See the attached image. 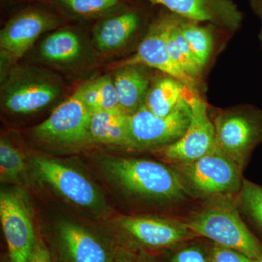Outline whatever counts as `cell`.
Returning a JSON list of instances; mask_svg holds the SVG:
<instances>
[{
  "instance_id": "obj_1",
  "label": "cell",
  "mask_w": 262,
  "mask_h": 262,
  "mask_svg": "<svg viewBox=\"0 0 262 262\" xmlns=\"http://www.w3.org/2000/svg\"><path fill=\"white\" fill-rule=\"evenodd\" d=\"M66 91L62 75L40 66L18 63L1 72L0 104L9 115L40 113L59 102Z\"/></svg>"
},
{
  "instance_id": "obj_2",
  "label": "cell",
  "mask_w": 262,
  "mask_h": 262,
  "mask_svg": "<svg viewBox=\"0 0 262 262\" xmlns=\"http://www.w3.org/2000/svg\"><path fill=\"white\" fill-rule=\"evenodd\" d=\"M105 171L131 196L149 203L174 204L189 196L179 174L158 162L143 158H115L105 160Z\"/></svg>"
},
{
  "instance_id": "obj_3",
  "label": "cell",
  "mask_w": 262,
  "mask_h": 262,
  "mask_svg": "<svg viewBox=\"0 0 262 262\" xmlns=\"http://www.w3.org/2000/svg\"><path fill=\"white\" fill-rule=\"evenodd\" d=\"M232 196L208 201L186 222L198 238L241 251L252 259L262 257V241L241 219Z\"/></svg>"
},
{
  "instance_id": "obj_4",
  "label": "cell",
  "mask_w": 262,
  "mask_h": 262,
  "mask_svg": "<svg viewBox=\"0 0 262 262\" xmlns=\"http://www.w3.org/2000/svg\"><path fill=\"white\" fill-rule=\"evenodd\" d=\"M28 53L32 64L60 75H80L101 61L91 37L79 29L63 26L45 34Z\"/></svg>"
},
{
  "instance_id": "obj_5",
  "label": "cell",
  "mask_w": 262,
  "mask_h": 262,
  "mask_svg": "<svg viewBox=\"0 0 262 262\" xmlns=\"http://www.w3.org/2000/svg\"><path fill=\"white\" fill-rule=\"evenodd\" d=\"M219 149L241 168L262 143V110L251 104L215 108L209 105Z\"/></svg>"
},
{
  "instance_id": "obj_6",
  "label": "cell",
  "mask_w": 262,
  "mask_h": 262,
  "mask_svg": "<svg viewBox=\"0 0 262 262\" xmlns=\"http://www.w3.org/2000/svg\"><path fill=\"white\" fill-rule=\"evenodd\" d=\"M173 168L189 196L208 201L233 196L241 190L244 179L243 169L218 146L200 159L173 165Z\"/></svg>"
},
{
  "instance_id": "obj_7",
  "label": "cell",
  "mask_w": 262,
  "mask_h": 262,
  "mask_svg": "<svg viewBox=\"0 0 262 262\" xmlns=\"http://www.w3.org/2000/svg\"><path fill=\"white\" fill-rule=\"evenodd\" d=\"M119 246L158 256L181 243L198 238L187 222L157 216H122L116 220Z\"/></svg>"
},
{
  "instance_id": "obj_8",
  "label": "cell",
  "mask_w": 262,
  "mask_h": 262,
  "mask_svg": "<svg viewBox=\"0 0 262 262\" xmlns=\"http://www.w3.org/2000/svg\"><path fill=\"white\" fill-rule=\"evenodd\" d=\"M63 22L59 15L34 7L12 17L0 32L1 72L18 64L45 34Z\"/></svg>"
},
{
  "instance_id": "obj_9",
  "label": "cell",
  "mask_w": 262,
  "mask_h": 262,
  "mask_svg": "<svg viewBox=\"0 0 262 262\" xmlns=\"http://www.w3.org/2000/svg\"><path fill=\"white\" fill-rule=\"evenodd\" d=\"M91 113L84 106L78 91L60 103L50 116L32 130L42 144L72 147L92 143L90 134Z\"/></svg>"
},
{
  "instance_id": "obj_10",
  "label": "cell",
  "mask_w": 262,
  "mask_h": 262,
  "mask_svg": "<svg viewBox=\"0 0 262 262\" xmlns=\"http://www.w3.org/2000/svg\"><path fill=\"white\" fill-rule=\"evenodd\" d=\"M149 24L140 10L130 7L98 20L93 27L91 38L100 60L135 53Z\"/></svg>"
},
{
  "instance_id": "obj_11",
  "label": "cell",
  "mask_w": 262,
  "mask_h": 262,
  "mask_svg": "<svg viewBox=\"0 0 262 262\" xmlns=\"http://www.w3.org/2000/svg\"><path fill=\"white\" fill-rule=\"evenodd\" d=\"M191 115L188 101L166 117L157 116L143 106L129 116L131 149L158 151L173 144L187 130Z\"/></svg>"
},
{
  "instance_id": "obj_12",
  "label": "cell",
  "mask_w": 262,
  "mask_h": 262,
  "mask_svg": "<svg viewBox=\"0 0 262 262\" xmlns=\"http://www.w3.org/2000/svg\"><path fill=\"white\" fill-rule=\"evenodd\" d=\"M174 18L175 14L170 11L158 15L150 22L147 32L135 53L120 61L115 62L110 68L136 63L145 65L153 70L175 77L191 91L203 95L204 92L192 79L179 69L169 53L168 33Z\"/></svg>"
},
{
  "instance_id": "obj_13",
  "label": "cell",
  "mask_w": 262,
  "mask_h": 262,
  "mask_svg": "<svg viewBox=\"0 0 262 262\" xmlns=\"http://www.w3.org/2000/svg\"><path fill=\"white\" fill-rule=\"evenodd\" d=\"M190 106V122L184 135L158 152L173 165L191 163L217 147L215 127L209 115V104L203 95L194 93L187 99Z\"/></svg>"
},
{
  "instance_id": "obj_14",
  "label": "cell",
  "mask_w": 262,
  "mask_h": 262,
  "mask_svg": "<svg viewBox=\"0 0 262 262\" xmlns=\"http://www.w3.org/2000/svg\"><path fill=\"white\" fill-rule=\"evenodd\" d=\"M46 243L53 262H113L116 245L69 222L60 224L51 242Z\"/></svg>"
},
{
  "instance_id": "obj_15",
  "label": "cell",
  "mask_w": 262,
  "mask_h": 262,
  "mask_svg": "<svg viewBox=\"0 0 262 262\" xmlns=\"http://www.w3.org/2000/svg\"><path fill=\"white\" fill-rule=\"evenodd\" d=\"M33 165L42 181L71 203L88 209L102 207L99 192L80 172L46 157H36Z\"/></svg>"
},
{
  "instance_id": "obj_16",
  "label": "cell",
  "mask_w": 262,
  "mask_h": 262,
  "mask_svg": "<svg viewBox=\"0 0 262 262\" xmlns=\"http://www.w3.org/2000/svg\"><path fill=\"white\" fill-rule=\"evenodd\" d=\"M0 220L10 262H29L37 236L23 202L13 193L0 194Z\"/></svg>"
},
{
  "instance_id": "obj_17",
  "label": "cell",
  "mask_w": 262,
  "mask_h": 262,
  "mask_svg": "<svg viewBox=\"0 0 262 262\" xmlns=\"http://www.w3.org/2000/svg\"><path fill=\"white\" fill-rule=\"evenodd\" d=\"M161 5L170 13L198 23L211 24L225 32L234 33L244 20L232 0H144Z\"/></svg>"
},
{
  "instance_id": "obj_18",
  "label": "cell",
  "mask_w": 262,
  "mask_h": 262,
  "mask_svg": "<svg viewBox=\"0 0 262 262\" xmlns=\"http://www.w3.org/2000/svg\"><path fill=\"white\" fill-rule=\"evenodd\" d=\"M120 110L131 115L145 105L155 70L142 64L110 68Z\"/></svg>"
},
{
  "instance_id": "obj_19",
  "label": "cell",
  "mask_w": 262,
  "mask_h": 262,
  "mask_svg": "<svg viewBox=\"0 0 262 262\" xmlns=\"http://www.w3.org/2000/svg\"><path fill=\"white\" fill-rule=\"evenodd\" d=\"M194 93L175 77L155 70L144 106L157 116H168Z\"/></svg>"
},
{
  "instance_id": "obj_20",
  "label": "cell",
  "mask_w": 262,
  "mask_h": 262,
  "mask_svg": "<svg viewBox=\"0 0 262 262\" xmlns=\"http://www.w3.org/2000/svg\"><path fill=\"white\" fill-rule=\"evenodd\" d=\"M129 116L120 110L93 113L90 122L92 142L131 149Z\"/></svg>"
},
{
  "instance_id": "obj_21",
  "label": "cell",
  "mask_w": 262,
  "mask_h": 262,
  "mask_svg": "<svg viewBox=\"0 0 262 262\" xmlns=\"http://www.w3.org/2000/svg\"><path fill=\"white\" fill-rule=\"evenodd\" d=\"M179 27L202 68L206 72L216 49L217 38L215 29L217 27L211 24L203 25L180 17Z\"/></svg>"
},
{
  "instance_id": "obj_22",
  "label": "cell",
  "mask_w": 262,
  "mask_h": 262,
  "mask_svg": "<svg viewBox=\"0 0 262 262\" xmlns=\"http://www.w3.org/2000/svg\"><path fill=\"white\" fill-rule=\"evenodd\" d=\"M179 17L175 15L168 37L169 53L176 64L204 92L205 71L196 59L179 27Z\"/></svg>"
},
{
  "instance_id": "obj_23",
  "label": "cell",
  "mask_w": 262,
  "mask_h": 262,
  "mask_svg": "<svg viewBox=\"0 0 262 262\" xmlns=\"http://www.w3.org/2000/svg\"><path fill=\"white\" fill-rule=\"evenodd\" d=\"M65 14L77 20H98L129 8L126 0H52Z\"/></svg>"
},
{
  "instance_id": "obj_24",
  "label": "cell",
  "mask_w": 262,
  "mask_h": 262,
  "mask_svg": "<svg viewBox=\"0 0 262 262\" xmlns=\"http://www.w3.org/2000/svg\"><path fill=\"white\" fill-rule=\"evenodd\" d=\"M77 90L91 115L97 112L120 110L110 72L84 82Z\"/></svg>"
},
{
  "instance_id": "obj_25",
  "label": "cell",
  "mask_w": 262,
  "mask_h": 262,
  "mask_svg": "<svg viewBox=\"0 0 262 262\" xmlns=\"http://www.w3.org/2000/svg\"><path fill=\"white\" fill-rule=\"evenodd\" d=\"M238 206L262 235V186L243 179Z\"/></svg>"
},
{
  "instance_id": "obj_26",
  "label": "cell",
  "mask_w": 262,
  "mask_h": 262,
  "mask_svg": "<svg viewBox=\"0 0 262 262\" xmlns=\"http://www.w3.org/2000/svg\"><path fill=\"white\" fill-rule=\"evenodd\" d=\"M25 169L23 153L8 139L0 141V177L2 182L17 180Z\"/></svg>"
},
{
  "instance_id": "obj_27",
  "label": "cell",
  "mask_w": 262,
  "mask_h": 262,
  "mask_svg": "<svg viewBox=\"0 0 262 262\" xmlns=\"http://www.w3.org/2000/svg\"><path fill=\"white\" fill-rule=\"evenodd\" d=\"M162 255V262H210L206 241H202L201 238L181 243Z\"/></svg>"
},
{
  "instance_id": "obj_28",
  "label": "cell",
  "mask_w": 262,
  "mask_h": 262,
  "mask_svg": "<svg viewBox=\"0 0 262 262\" xmlns=\"http://www.w3.org/2000/svg\"><path fill=\"white\" fill-rule=\"evenodd\" d=\"M205 241L209 253L210 262H254V260L241 251L207 239Z\"/></svg>"
},
{
  "instance_id": "obj_29",
  "label": "cell",
  "mask_w": 262,
  "mask_h": 262,
  "mask_svg": "<svg viewBox=\"0 0 262 262\" xmlns=\"http://www.w3.org/2000/svg\"><path fill=\"white\" fill-rule=\"evenodd\" d=\"M113 262H160L157 256L115 245Z\"/></svg>"
},
{
  "instance_id": "obj_30",
  "label": "cell",
  "mask_w": 262,
  "mask_h": 262,
  "mask_svg": "<svg viewBox=\"0 0 262 262\" xmlns=\"http://www.w3.org/2000/svg\"><path fill=\"white\" fill-rule=\"evenodd\" d=\"M29 262H53L51 253L42 237L37 236Z\"/></svg>"
},
{
  "instance_id": "obj_31",
  "label": "cell",
  "mask_w": 262,
  "mask_h": 262,
  "mask_svg": "<svg viewBox=\"0 0 262 262\" xmlns=\"http://www.w3.org/2000/svg\"><path fill=\"white\" fill-rule=\"evenodd\" d=\"M250 5L255 15H257L260 20L259 32H258V40H259L260 48L262 51V0H249Z\"/></svg>"
},
{
  "instance_id": "obj_32",
  "label": "cell",
  "mask_w": 262,
  "mask_h": 262,
  "mask_svg": "<svg viewBox=\"0 0 262 262\" xmlns=\"http://www.w3.org/2000/svg\"><path fill=\"white\" fill-rule=\"evenodd\" d=\"M254 262H262V257L258 258V259H255Z\"/></svg>"
}]
</instances>
